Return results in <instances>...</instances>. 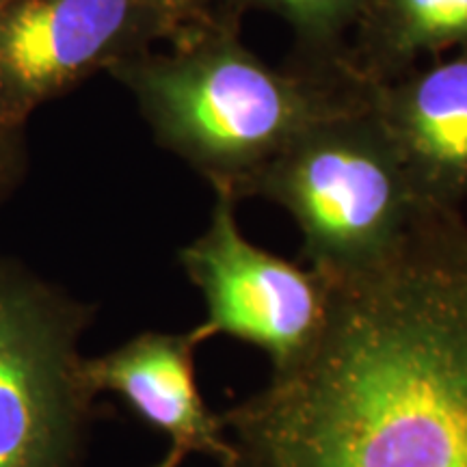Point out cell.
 I'll use <instances>...</instances> for the list:
<instances>
[{
	"instance_id": "4",
	"label": "cell",
	"mask_w": 467,
	"mask_h": 467,
	"mask_svg": "<svg viewBox=\"0 0 467 467\" xmlns=\"http://www.w3.org/2000/svg\"><path fill=\"white\" fill-rule=\"evenodd\" d=\"M91 309L0 265V467H78L93 396L78 337Z\"/></svg>"
},
{
	"instance_id": "12",
	"label": "cell",
	"mask_w": 467,
	"mask_h": 467,
	"mask_svg": "<svg viewBox=\"0 0 467 467\" xmlns=\"http://www.w3.org/2000/svg\"><path fill=\"white\" fill-rule=\"evenodd\" d=\"M151 7H156L162 16L167 17L171 25L178 28V33L182 35L189 31V28L197 26V17L202 16L203 5L208 0H148Z\"/></svg>"
},
{
	"instance_id": "9",
	"label": "cell",
	"mask_w": 467,
	"mask_h": 467,
	"mask_svg": "<svg viewBox=\"0 0 467 467\" xmlns=\"http://www.w3.org/2000/svg\"><path fill=\"white\" fill-rule=\"evenodd\" d=\"M359 28V61L368 83H388L420 57L467 50V0H368Z\"/></svg>"
},
{
	"instance_id": "8",
	"label": "cell",
	"mask_w": 467,
	"mask_h": 467,
	"mask_svg": "<svg viewBox=\"0 0 467 467\" xmlns=\"http://www.w3.org/2000/svg\"><path fill=\"white\" fill-rule=\"evenodd\" d=\"M368 102L422 200L459 206L467 195V50L368 83Z\"/></svg>"
},
{
	"instance_id": "14",
	"label": "cell",
	"mask_w": 467,
	"mask_h": 467,
	"mask_svg": "<svg viewBox=\"0 0 467 467\" xmlns=\"http://www.w3.org/2000/svg\"><path fill=\"white\" fill-rule=\"evenodd\" d=\"M0 3H3V0H0Z\"/></svg>"
},
{
	"instance_id": "11",
	"label": "cell",
	"mask_w": 467,
	"mask_h": 467,
	"mask_svg": "<svg viewBox=\"0 0 467 467\" xmlns=\"http://www.w3.org/2000/svg\"><path fill=\"white\" fill-rule=\"evenodd\" d=\"M25 151L20 145V130H9L0 126V202L17 184L22 173Z\"/></svg>"
},
{
	"instance_id": "7",
	"label": "cell",
	"mask_w": 467,
	"mask_h": 467,
	"mask_svg": "<svg viewBox=\"0 0 467 467\" xmlns=\"http://www.w3.org/2000/svg\"><path fill=\"white\" fill-rule=\"evenodd\" d=\"M195 329L184 334L143 331L100 358L80 361V379L93 399L117 394L128 409L169 440L165 467H180L191 454L230 467L236 459L223 416L206 405L197 383Z\"/></svg>"
},
{
	"instance_id": "13",
	"label": "cell",
	"mask_w": 467,
	"mask_h": 467,
	"mask_svg": "<svg viewBox=\"0 0 467 467\" xmlns=\"http://www.w3.org/2000/svg\"><path fill=\"white\" fill-rule=\"evenodd\" d=\"M154 467H165V465H162V461H161V463H159V465H154Z\"/></svg>"
},
{
	"instance_id": "6",
	"label": "cell",
	"mask_w": 467,
	"mask_h": 467,
	"mask_svg": "<svg viewBox=\"0 0 467 467\" xmlns=\"http://www.w3.org/2000/svg\"><path fill=\"white\" fill-rule=\"evenodd\" d=\"M162 35L180 37L148 0H3L0 126L22 130L46 100Z\"/></svg>"
},
{
	"instance_id": "3",
	"label": "cell",
	"mask_w": 467,
	"mask_h": 467,
	"mask_svg": "<svg viewBox=\"0 0 467 467\" xmlns=\"http://www.w3.org/2000/svg\"><path fill=\"white\" fill-rule=\"evenodd\" d=\"M288 210L309 268L329 282L381 265L429 202L366 96L284 148L249 186Z\"/></svg>"
},
{
	"instance_id": "2",
	"label": "cell",
	"mask_w": 467,
	"mask_h": 467,
	"mask_svg": "<svg viewBox=\"0 0 467 467\" xmlns=\"http://www.w3.org/2000/svg\"><path fill=\"white\" fill-rule=\"evenodd\" d=\"M115 74L159 141L232 200L299 134L358 104L368 80L350 67H271L227 25H197L167 55L126 58Z\"/></svg>"
},
{
	"instance_id": "1",
	"label": "cell",
	"mask_w": 467,
	"mask_h": 467,
	"mask_svg": "<svg viewBox=\"0 0 467 467\" xmlns=\"http://www.w3.org/2000/svg\"><path fill=\"white\" fill-rule=\"evenodd\" d=\"M323 336L223 416L230 467H467V223L429 203Z\"/></svg>"
},
{
	"instance_id": "5",
	"label": "cell",
	"mask_w": 467,
	"mask_h": 467,
	"mask_svg": "<svg viewBox=\"0 0 467 467\" xmlns=\"http://www.w3.org/2000/svg\"><path fill=\"white\" fill-rule=\"evenodd\" d=\"M186 277L206 303V318L192 327L202 342L230 336L260 348L273 372L306 358L323 336L331 284L243 236L236 200L214 192L210 223L180 251Z\"/></svg>"
},
{
	"instance_id": "10",
	"label": "cell",
	"mask_w": 467,
	"mask_h": 467,
	"mask_svg": "<svg viewBox=\"0 0 467 467\" xmlns=\"http://www.w3.org/2000/svg\"><path fill=\"white\" fill-rule=\"evenodd\" d=\"M234 9H266L288 22L314 66H340L342 37L364 17L368 0H225Z\"/></svg>"
}]
</instances>
